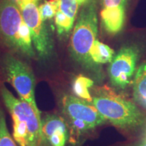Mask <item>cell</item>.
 <instances>
[{
  "label": "cell",
  "mask_w": 146,
  "mask_h": 146,
  "mask_svg": "<svg viewBox=\"0 0 146 146\" xmlns=\"http://www.w3.org/2000/svg\"><path fill=\"white\" fill-rule=\"evenodd\" d=\"M76 1H77V2L78 3V4H79L80 6L82 7L83 5H85L87 3H89L91 0H76Z\"/></svg>",
  "instance_id": "19"
},
{
  "label": "cell",
  "mask_w": 146,
  "mask_h": 146,
  "mask_svg": "<svg viewBox=\"0 0 146 146\" xmlns=\"http://www.w3.org/2000/svg\"><path fill=\"white\" fill-rule=\"evenodd\" d=\"M114 54V50L98 39L91 49L90 58L93 64L99 70L100 66L110 62Z\"/></svg>",
  "instance_id": "12"
},
{
  "label": "cell",
  "mask_w": 146,
  "mask_h": 146,
  "mask_svg": "<svg viewBox=\"0 0 146 146\" xmlns=\"http://www.w3.org/2000/svg\"><path fill=\"white\" fill-rule=\"evenodd\" d=\"M12 118L14 123L13 137L14 139L21 146H28V127L27 123L22 121L14 115H12Z\"/></svg>",
  "instance_id": "15"
},
{
  "label": "cell",
  "mask_w": 146,
  "mask_h": 146,
  "mask_svg": "<svg viewBox=\"0 0 146 146\" xmlns=\"http://www.w3.org/2000/svg\"><path fill=\"white\" fill-rule=\"evenodd\" d=\"M16 2H17L18 5H21V4H23V3H27L28 2V1H32V0H16Z\"/></svg>",
  "instance_id": "20"
},
{
  "label": "cell",
  "mask_w": 146,
  "mask_h": 146,
  "mask_svg": "<svg viewBox=\"0 0 146 146\" xmlns=\"http://www.w3.org/2000/svg\"><path fill=\"white\" fill-rule=\"evenodd\" d=\"M0 70L5 81L12 85L21 99L41 116L35 98V79L29 66L13 54L6 52L0 56Z\"/></svg>",
  "instance_id": "5"
},
{
  "label": "cell",
  "mask_w": 146,
  "mask_h": 146,
  "mask_svg": "<svg viewBox=\"0 0 146 146\" xmlns=\"http://www.w3.org/2000/svg\"><path fill=\"white\" fill-rule=\"evenodd\" d=\"M136 0H100L99 20L106 33L120 34L125 29L128 14Z\"/></svg>",
  "instance_id": "8"
},
{
  "label": "cell",
  "mask_w": 146,
  "mask_h": 146,
  "mask_svg": "<svg viewBox=\"0 0 146 146\" xmlns=\"http://www.w3.org/2000/svg\"><path fill=\"white\" fill-rule=\"evenodd\" d=\"M94 83L91 78L83 75L78 76L73 83V92L78 98L92 103V96H91L89 89L93 86Z\"/></svg>",
  "instance_id": "14"
},
{
  "label": "cell",
  "mask_w": 146,
  "mask_h": 146,
  "mask_svg": "<svg viewBox=\"0 0 146 146\" xmlns=\"http://www.w3.org/2000/svg\"><path fill=\"white\" fill-rule=\"evenodd\" d=\"M145 141H146V138H145Z\"/></svg>",
  "instance_id": "22"
},
{
  "label": "cell",
  "mask_w": 146,
  "mask_h": 146,
  "mask_svg": "<svg viewBox=\"0 0 146 146\" xmlns=\"http://www.w3.org/2000/svg\"><path fill=\"white\" fill-rule=\"evenodd\" d=\"M132 85L133 100L146 110V60L139 66Z\"/></svg>",
  "instance_id": "11"
},
{
  "label": "cell",
  "mask_w": 146,
  "mask_h": 146,
  "mask_svg": "<svg viewBox=\"0 0 146 146\" xmlns=\"http://www.w3.org/2000/svg\"><path fill=\"white\" fill-rule=\"evenodd\" d=\"M81 8L76 0H60L59 10L54 17L60 36L67 37L71 33Z\"/></svg>",
  "instance_id": "10"
},
{
  "label": "cell",
  "mask_w": 146,
  "mask_h": 146,
  "mask_svg": "<svg viewBox=\"0 0 146 146\" xmlns=\"http://www.w3.org/2000/svg\"><path fill=\"white\" fill-rule=\"evenodd\" d=\"M40 0H32L19 5L36 54L43 60H48L54 52V42L45 22L42 21L39 12Z\"/></svg>",
  "instance_id": "6"
},
{
  "label": "cell",
  "mask_w": 146,
  "mask_h": 146,
  "mask_svg": "<svg viewBox=\"0 0 146 146\" xmlns=\"http://www.w3.org/2000/svg\"><path fill=\"white\" fill-rule=\"evenodd\" d=\"M59 7L60 0H48L39 3V12L42 21L46 22L54 18Z\"/></svg>",
  "instance_id": "16"
},
{
  "label": "cell",
  "mask_w": 146,
  "mask_h": 146,
  "mask_svg": "<svg viewBox=\"0 0 146 146\" xmlns=\"http://www.w3.org/2000/svg\"><path fill=\"white\" fill-rule=\"evenodd\" d=\"M62 106L64 111L71 120L83 121L91 129L102 125L106 120L91 102L75 96L64 97Z\"/></svg>",
  "instance_id": "9"
},
{
  "label": "cell",
  "mask_w": 146,
  "mask_h": 146,
  "mask_svg": "<svg viewBox=\"0 0 146 146\" xmlns=\"http://www.w3.org/2000/svg\"><path fill=\"white\" fill-rule=\"evenodd\" d=\"M67 136H68L67 132L60 131L53 134L48 141L52 146H64L67 139Z\"/></svg>",
  "instance_id": "18"
},
{
  "label": "cell",
  "mask_w": 146,
  "mask_h": 146,
  "mask_svg": "<svg viewBox=\"0 0 146 146\" xmlns=\"http://www.w3.org/2000/svg\"><path fill=\"white\" fill-rule=\"evenodd\" d=\"M41 131L43 141L50 139L55 133L63 131L67 132V129L64 120L56 115H48L41 120Z\"/></svg>",
  "instance_id": "13"
},
{
  "label": "cell",
  "mask_w": 146,
  "mask_h": 146,
  "mask_svg": "<svg viewBox=\"0 0 146 146\" xmlns=\"http://www.w3.org/2000/svg\"><path fill=\"white\" fill-rule=\"evenodd\" d=\"M92 104L106 120L120 129L132 131L146 125V116L134 102L109 89H101Z\"/></svg>",
  "instance_id": "3"
},
{
  "label": "cell",
  "mask_w": 146,
  "mask_h": 146,
  "mask_svg": "<svg viewBox=\"0 0 146 146\" xmlns=\"http://www.w3.org/2000/svg\"><path fill=\"white\" fill-rule=\"evenodd\" d=\"M0 146H16L7 128L5 114L0 108Z\"/></svg>",
  "instance_id": "17"
},
{
  "label": "cell",
  "mask_w": 146,
  "mask_h": 146,
  "mask_svg": "<svg viewBox=\"0 0 146 146\" xmlns=\"http://www.w3.org/2000/svg\"><path fill=\"white\" fill-rule=\"evenodd\" d=\"M0 96L11 115L16 116L28 127V146H41L43 141L41 119L28 102L18 100L7 89L4 85H0Z\"/></svg>",
  "instance_id": "7"
},
{
  "label": "cell",
  "mask_w": 146,
  "mask_h": 146,
  "mask_svg": "<svg viewBox=\"0 0 146 146\" xmlns=\"http://www.w3.org/2000/svg\"><path fill=\"white\" fill-rule=\"evenodd\" d=\"M139 146H146V141L145 142H143V143H141V145H139Z\"/></svg>",
  "instance_id": "21"
},
{
  "label": "cell",
  "mask_w": 146,
  "mask_h": 146,
  "mask_svg": "<svg viewBox=\"0 0 146 146\" xmlns=\"http://www.w3.org/2000/svg\"><path fill=\"white\" fill-rule=\"evenodd\" d=\"M0 47L11 54L36 57L30 31L16 0H0Z\"/></svg>",
  "instance_id": "1"
},
{
  "label": "cell",
  "mask_w": 146,
  "mask_h": 146,
  "mask_svg": "<svg viewBox=\"0 0 146 146\" xmlns=\"http://www.w3.org/2000/svg\"><path fill=\"white\" fill-rule=\"evenodd\" d=\"M145 51L146 38L133 36L115 52L108 68L110 81L113 87L118 90H125L133 84Z\"/></svg>",
  "instance_id": "4"
},
{
  "label": "cell",
  "mask_w": 146,
  "mask_h": 146,
  "mask_svg": "<svg viewBox=\"0 0 146 146\" xmlns=\"http://www.w3.org/2000/svg\"><path fill=\"white\" fill-rule=\"evenodd\" d=\"M99 7L98 0H91L79 11L71 35L70 52L73 59L85 69L98 72L90 58L93 45L98 39Z\"/></svg>",
  "instance_id": "2"
}]
</instances>
